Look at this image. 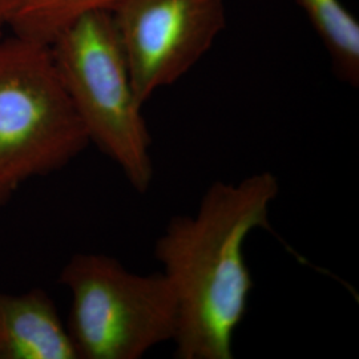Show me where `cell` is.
Masks as SVG:
<instances>
[{"label": "cell", "instance_id": "6da1fadb", "mask_svg": "<svg viewBox=\"0 0 359 359\" xmlns=\"http://www.w3.org/2000/svg\"><path fill=\"white\" fill-rule=\"evenodd\" d=\"M280 193L270 172L238 182H213L193 216H175L154 244L179 308L175 357L231 359L234 334L246 317L253 278L245 259L248 237L269 229Z\"/></svg>", "mask_w": 359, "mask_h": 359}, {"label": "cell", "instance_id": "7a4b0ae2", "mask_svg": "<svg viewBox=\"0 0 359 359\" xmlns=\"http://www.w3.org/2000/svg\"><path fill=\"white\" fill-rule=\"evenodd\" d=\"M51 46L0 36V208L23 184L67 167L90 145Z\"/></svg>", "mask_w": 359, "mask_h": 359}, {"label": "cell", "instance_id": "3957f363", "mask_svg": "<svg viewBox=\"0 0 359 359\" xmlns=\"http://www.w3.org/2000/svg\"><path fill=\"white\" fill-rule=\"evenodd\" d=\"M51 52L90 144L120 168L136 192H148L152 137L112 13L84 15L52 41Z\"/></svg>", "mask_w": 359, "mask_h": 359}, {"label": "cell", "instance_id": "277c9868", "mask_svg": "<svg viewBox=\"0 0 359 359\" xmlns=\"http://www.w3.org/2000/svg\"><path fill=\"white\" fill-rule=\"evenodd\" d=\"M59 283L71 294L67 327L77 359H139L176 337L177 301L161 271L137 274L114 257L77 253Z\"/></svg>", "mask_w": 359, "mask_h": 359}, {"label": "cell", "instance_id": "5b68a950", "mask_svg": "<svg viewBox=\"0 0 359 359\" xmlns=\"http://www.w3.org/2000/svg\"><path fill=\"white\" fill-rule=\"evenodd\" d=\"M112 16L142 105L185 76L226 27L225 0H124Z\"/></svg>", "mask_w": 359, "mask_h": 359}, {"label": "cell", "instance_id": "8992f818", "mask_svg": "<svg viewBox=\"0 0 359 359\" xmlns=\"http://www.w3.org/2000/svg\"><path fill=\"white\" fill-rule=\"evenodd\" d=\"M0 359H77L68 327L44 289L0 292Z\"/></svg>", "mask_w": 359, "mask_h": 359}, {"label": "cell", "instance_id": "52a82bcc", "mask_svg": "<svg viewBox=\"0 0 359 359\" xmlns=\"http://www.w3.org/2000/svg\"><path fill=\"white\" fill-rule=\"evenodd\" d=\"M330 55L334 74L359 86V23L339 0H297Z\"/></svg>", "mask_w": 359, "mask_h": 359}, {"label": "cell", "instance_id": "ba28073f", "mask_svg": "<svg viewBox=\"0 0 359 359\" xmlns=\"http://www.w3.org/2000/svg\"><path fill=\"white\" fill-rule=\"evenodd\" d=\"M124 0H25L10 23L13 34L51 46L80 18L114 13Z\"/></svg>", "mask_w": 359, "mask_h": 359}, {"label": "cell", "instance_id": "9c48e42d", "mask_svg": "<svg viewBox=\"0 0 359 359\" xmlns=\"http://www.w3.org/2000/svg\"><path fill=\"white\" fill-rule=\"evenodd\" d=\"M23 1L25 0H0V29L4 26H10Z\"/></svg>", "mask_w": 359, "mask_h": 359}, {"label": "cell", "instance_id": "30bf717a", "mask_svg": "<svg viewBox=\"0 0 359 359\" xmlns=\"http://www.w3.org/2000/svg\"><path fill=\"white\" fill-rule=\"evenodd\" d=\"M1 35H3V32H1V29H0V36H1Z\"/></svg>", "mask_w": 359, "mask_h": 359}]
</instances>
